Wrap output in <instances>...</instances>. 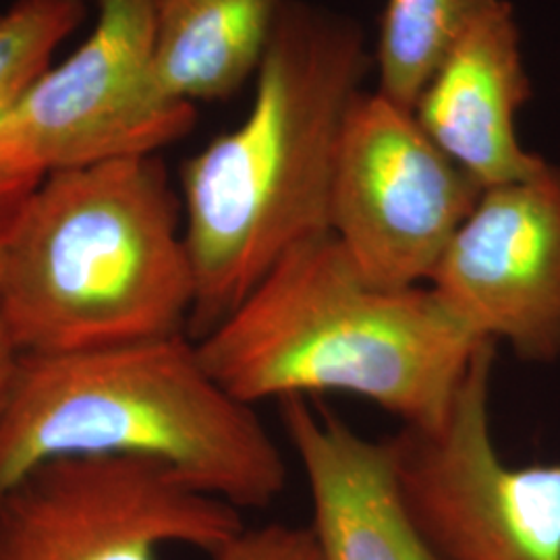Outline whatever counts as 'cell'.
I'll return each mask as SVG.
<instances>
[{
	"instance_id": "obj_15",
	"label": "cell",
	"mask_w": 560,
	"mask_h": 560,
	"mask_svg": "<svg viewBox=\"0 0 560 560\" xmlns=\"http://www.w3.org/2000/svg\"><path fill=\"white\" fill-rule=\"evenodd\" d=\"M212 560H320L310 525L268 523L243 527L237 536L221 546Z\"/></svg>"
},
{
	"instance_id": "obj_12",
	"label": "cell",
	"mask_w": 560,
	"mask_h": 560,
	"mask_svg": "<svg viewBox=\"0 0 560 560\" xmlns=\"http://www.w3.org/2000/svg\"><path fill=\"white\" fill-rule=\"evenodd\" d=\"M291 0H152L164 88L183 102L224 101L256 78Z\"/></svg>"
},
{
	"instance_id": "obj_4",
	"label": "cell",
	"mask_w": 560,
	"mask_h": 560,
	"mask_svg": "<svg viewBox=\"0 0 560 560\" xmlns=\"http://www.w3.org/2000/svg\"><path fill=\"white\" fill-rule=\"evenodd\" d=\"M161 460L200 492L266 509L287 488L277 439L210 374L187 332L62 355H23L0 418V492L44 460Z\"/></svg>"
},
{
	"instance_id": "obj_1",
	"label": "cell",
	"mask_w": 560,
	"mask_h": 560,
	"mask_svg": "<svg viewBox=\"0 0 560 560\" xmlns=\"http://www.w3.org/2000/svg\"><path fill=\"white\" fill-rule=\"evenodd\" d=\"M365 67L358 23L289 2L247 117L183 162L191 339L221 324L289 252L330 233L340 129Z\"/></svg>"
},
{
	"instance_id": "obj_6",
	"label": "cell",
	"mask_w": 560,
	"mask_h": 560,
	"mask_svg": "<svg viewBox=\"0 0 560 560\" xmlns=\"http://www.w3.org/2000/svg\"><path fill=\"white\" fill-rule=\"evenodd\" d=\"M94 2L92 34L48 67L0 125L2 152L34 179L156 156L196 125V104L162 83L152 0Z\"/></svg>"
},
{
	"instance_id": "obj_10",
	"label": "cell",
	"mask_w": 560,
	"mask_h": 560,
	"mask_svg": "<svg viewBox=\"0 0 560 560\" xmlns=\"http://www.w3.org/2000/svg\"><path fill=\"white\" fill-rule=\"evenodd\" d=\"M529 98L513 7L492 0L451 44L411 110L471 179L492 187L546 164L517 138V113Z\"/></svg>"
},
{
	"instance_id": "obj_2",
	"label": "cell",
	"mask_w": 560,
	"mask_h": 560,
	"mask_svg": "<svg viewBox=\"0 0 560 560\" xmlns=\"http://www.w3.org/2000/svg\"><path fill=\"white\" fill-rule=\"evenodd\" d=\"M233 397L345 393L425 428L446 416L476 340L436 293L365 279L332 233L305 241L208 335L196 340Z\"/></svg>"
},
{
	"instance_id": "obj_11",
	"label": "cell",
	"mask_w": 560,
	"mask_h": 560,
	"mask_svg": "<svg viewBox=\"0 0 560 560\" xmlns=\"http://www.w3.org/2000/svg\"><path fill=\"white\" fill-rule=\"evenodd\" d=\"M307 480L320 560H442L400 497L384 441H370L305 397L279 400Z\"/></svg>"
},
{
	"instance_id": "obj_13",
	"label": "cell",
	"mask_w": 560,
	"mask_h": 560,
	"mask_svg": "<svg viewBox=\"0 0 560 560\" xmlns=\"http://www.w3.org/2000/svg\"><path fill=\"white\" fill-rule=\"evenodd\" d=\"M85 13V0H13L0 11V125ZM38 185L0 148V219H11Z\"/></svg>"
},
{
	"instance_id": "obj_7",
	"label": "cell",
	"mask_w": 560,
	"mask_h": 560,
	"mask_svg": "<svg viewBox=\"0 0 560 560\" xmlns=\"http://www.w3.org/2000/svg\"><path fill=\"white\" fill-rule=\"evenodd\" d=\"M240 511L143 457L44 460L0 492V560H159L168 544L212 557Z\"/></svg>"
},
{
	"instance_id": "obj_9",
	"label": "cell",
	"mask_w": 560,
	"mask_h": 560,
	"mask_svg": "<svg viewBox=\"0 0 560 560\" xmlns=\"http://www.w3.org/2000/svg\"><path fill=\"white\" fill-rule=\"evenodd\" d=\"M428 287L476 340L560 358V166L483 187Z\"/></svg>"
},
{
	"instance_id": "obj_16",
	"label": "cell",
	"mask_w": 560,
	"mask_h": 560,
	"mask_svg": "<svg viewBox=\"0 0 560 560\" xmlns=\"http://www.w3.org/2000/svg\"><path fill=\"white\" fill-rule=\"evenodd\" d=\"M13 219V217H11ZM11 219H0V266H2V243H4V231ZM21 361L23 353L18 347V340L11 332V326L4 314L2 305V293H0V418L7 411V405L15 390V382L20 376Z\"/></svg>"
},
{
	"instance_id": "obj_14",
	"label": "cell",
	"mask_w": 560,
	"mask_h": 560,
	"mask_svg": "<svg viewBox=\"0 0 560 560\" xmlns=\"http://www.w3.org/2000/svg\"><path fill=\"white\" fill-rule=\"evenodd\" d=\"M492 0H386L378 36V92L411 108L463 27Z\"/></svg>"
},
{
	"instance_id": "obj_3",
	"label": "cell",
	"mask_w": 560,
	"mask_h": 560,
	"mask_svg": "<svg viewBox=\"0 0 560 560\" xmlns=\"http://www.w3.org/2000/svg\"><path fill=\"white\" fill-rule=\"evenodd\" d=\"M0 293L32 358L189 335L196 279L161 159L46 175L4 231Z\"/></svg>"
},
{
	"instance_id": "obj_8",
	"label": "cell",
	"mask_w": 560,
	"mask_h": 560,
	"mask_svg": "<svg viewBox=\"0 0 560 560\" xmlns=\"http://www.w3.org/2000/svg\"><path fill=\"white\" fill-rule=\"evenodd\" d=\"M481 191L411 108L378 90L351 102L335 159L330 233L365 279L386 289L428 284Z\"/></svg>"
},
{
	"instance_id": "obj_5",
	"label": "cell",
	"mask_w": 560,
	"mask_h": 560,
	"mask_svg": "<svg viewBox=\"0 0 560 560\" xmlns=\"http://www.w3.org/2000/svg\"><path fill=\"white\" fill-rule=\"evenodd\" d=\"M494 360L497 345L481 342L442 421L384 439L400 497L442 560H560V463L502 459Z\"/></svg>"
}]
</instances>
